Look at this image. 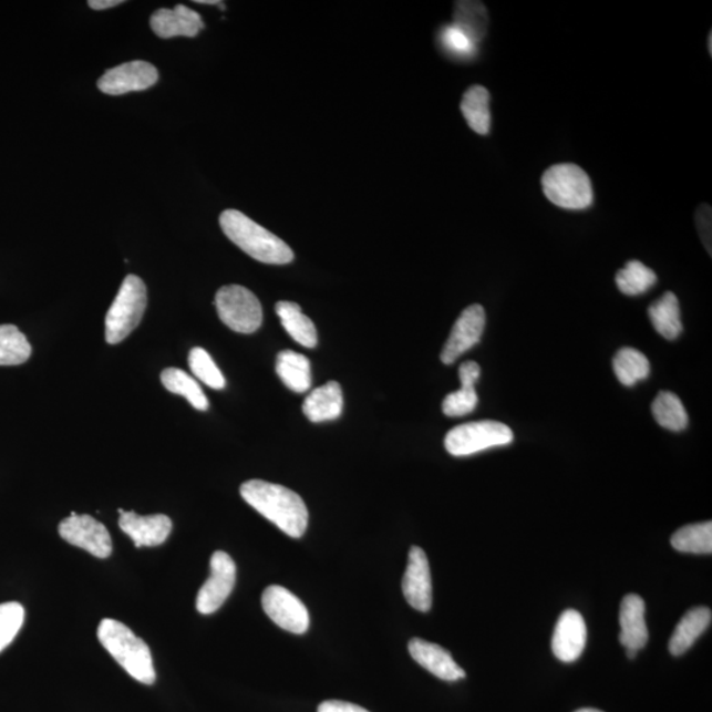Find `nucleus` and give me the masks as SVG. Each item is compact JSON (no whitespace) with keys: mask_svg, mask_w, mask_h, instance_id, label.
<instances>
[{"mask_svg":"<svg viewBox=\"0 0 712 712\" xmlns=\"http://www.w3.org/2000/svg\"><path fill=\"white\" fill-rule=\"evenodd\" d=\"M248 506L257 509L267 520L293 538L306 535L309 513L300 495L285 486L266 481H248L240 487Z\"/></svg>","mask_w":712,"mask_h":712,"instance_id":"1","label":"nucleus"},{"mask_svg":"<svg viewBox=\"0 0 712 712\" xmlns=\"http://www.w3.org/2000/svg\"><path fill=\"white\" fill-rule=\"evenodd\" d=\"M219 225L226 237L255 260L282 266L295 259L292 248L285 240L239 210L230 209L220 214Z\"/></svg>","mask_w":712,"mask_h":712,"instance_id":"2","label":"nucleus"},{"mask_svg":"<svg viewBox=\"0 0 712 712\" xmlns=\"http://www.w3.org/2000/svg\"><path fill=\"white\" fill-rule=\"evenodd\" d=\"M96 634L103 648L133 679L144 684L155 683L156 672L151 649L126 625L114 619H103Z\"/></svg>","mask_w":712,"mask_h":712,"instance_id":"3","label":"nucleus"},{"mask_svg":"<svg viewBox=\"0 0 712 712\" xmlns=\"http://www.w3.org/2000/svg\"><path fill=\"white\" fill-rule=\"evenodd\" d=\"M147 301L144 281L135 275H128L106 316L105 337L109 344L121 343L140 327Z\"/></svg>","mask_w":712,"mask_h":712,"instance_id":"4","label":"nucleus"},{"mask_svg":"<svg viewBox=\"0 0 712 712\" xmlns=\"http://www.w3.org/2000/svg\"><path fill=\"white\" fill-rule=\"evenodd\" d=\"M543 190L550 203L569 210H584L591 206V179L576 164H556L544 173Z\"/></svg>","mask_w":712,"mask_h":712,"instance_id":"5","label":"nucleus"},{"mask_svg":"<svg viewBox=\"0 0 712 712\" xmlns=\"http://www.w3.org/2000/svg\"><path fill=\"white\" fill-rule=\"evenodd\" d=\"M513 441L514 432L509 426L486 420L453 427L446 434L445 447L454 456H467L513 444Z\"/></svg>","mask_w":712,"mask_h":712,"instance_id":"6","label":"nucleus"},{"mask_svg":"<svg viewBox=\"0 0 712 712\" xmlns=\"http://www.w3.org/2000/svg\"><path fill=\"white\" fill-rule=\"evenodd\" d=\"M216 308L220 321L235 333L252 334L262 322L261 303L250 289L226 286L216 295Z\"/></svg>","mask_w":712,"mask_h":712,"instance_id":"7","label":"nucleus"},{"mask_svg":"<svg viewBox=\"0 0 712 712\" xmlns=\"http://www.w3.org/2000/svg\"><path fill=\"white\" fill-rule=\"evenodd\" d=\"M237 582V566L226 551H216L210 559V577L200 587L197 596V611L210 615L224 606Z\"/></svg>","mask_w":712,"mask_h":712,"instance_id":"8","label":"nucleus"},{"mask_svg":"<svg viewBox=\"0 0 712 712\" xmlns=\"http://www.w3.org/2000/svg\"><path fill=\"white\" fill-rule=\"evenodd\" d=\"M59 534L62 540L86 550L96 558L112 556V536L105 525L92 516L72 513L60 523Z\"/></svg>","mask_w":712,"mask_h":712,"instance_id":"9","label":"nucleus"},{"mask_svg":"<svg viewBox=\"0 0 712 712\" xmlns=\"http://www.w3.org/2000/svg\"><path fill=\"white\" fill-rule=\"evenodd\" d=\"M261 606L268 618L286 631L295 634L306 633L310 618L308 608L295 594L281 586H269L262 592Z\"/></svg>","mask_w":712,"mask_h":712,"instance_id":"10","label":"nucleus"},{"mask_svg":"<svg viewBox=\"0 0 712 712\" xmlns=\"http://www.w3.org/2000/svg\"><path fill=\"white\" fill-rule=\"evenodd\" d=\"M157 80L158 72L154 65L136 60L109 69L99 80V87L102 93L122 95L147 90L154 86Z\"/></svg>","mask_w":712,"mask_h":712,"instance_id":"11","label":"nucleus"},{"mask_svg":"<svg viewBox=\"0 0 712 712\" xmlns=\"http://www.w3.org/2000/svg\"><path fill=\"white\" fill-rule=\"evenodd\" d=\"M485 328V308L475 303V306L463 310L441 352V361L445 364H453L456 359L479 343Z\"/></svg>","mask_w":712,"mask_h":712,"instance_id":"12","label":"nucleus"},{"mask_svg":"<svg viewBox=\"0 0 712 712\" xmlns=\"http://www.w3.org/2000/svg\"><path fill=\"white\" fill-rule=\"evenodd\" d=\"M403 592L414 610L427 612L433 603L432 574L426 553L412 546L403 578Z\"/></svg>","mask_w":712,"mask_h":712,"instance_id":"13","label":"nucleus"},{"mask_svg":"<svg viewBox=\"0 0 712 712\" xmlns=\"http://www.w3.org/2000/svg\"><path fill=\"white\" fill-rule=\"evenodd\" d=\"M587 642V627L582 615L566 610L557 621L553 633L551 649L559 661L574 662L584 653Z\"/></svg>","mask_w":712,"mask_h":712,"instance_id":"14","label":"nucleus"},{"mask_svg":"<svg viewBox=\"0 0 712 712\" xmlns=\"http://www.w3.org/2000/svg\"><path fill=\"white\" fill-rule=\"evenodd\" d=\"M120 528L134 541L136 548L158 546L168 540L172 520L165 515L141 516L134 510L117 509Z\"/></svg>","mask_w":712,"mask_h":712,"instance_id":"15","label":"nucleus"},{"mask_svg":"<svg viewBox=\"0 0 712 712\" xmlns=\"http://www.w3.org/2000/svg\"><path fill=\"white\" fill-rule=\"evenodd\" d=\"M412 659L440 680L454 682L465 679L466 673L445 648L423 639H412L407 644Z\"/></svg>","mask_w":712,"mask_h":712,"instance_id":"16","label":"nucleus"},{"mask_svg":"<svg viewBox=\"0 0 712 712\" xmlns=\"http://www.w3.org/2000/svg\"><path fill=\"white\" fill-rule=\"evenodd\" d=\"M151 29L158 38H195L205 29L199 13L189 7L177 4L175 9H162L151 17Z\"/></svg>","mask_w":712,"mask_h":712,"instance_id":"17","label":"nucleus"},{"mask_svg":"<svg viewBox=\"0 0 712 712\" xmlns=\"http://www.w3.org/2000/svg\"><path fill=\"white\" fill-rule=\"evenodd\" d=\"M620 644L627 651L639 652L648 642V628L646 623V603L636 594H629L620 606Z\"/></svg>","mask_w":712,"mask_h":712,"instance_id":"18","label":"nucleus"},{"mask_svg":"<svg viewBox=\"0 0 712 712\" xmlns=\"http://www.w3.org/2000/svg\"><path fill=\"white\" fill-rule=\"evenodd\" d=\"M481 376L478 363L465 362L460 368L461 390L451 393L442 403V411L447 417H463L475 411L478 405L475 384Z\"/></svg>","mask_w":712,"mask_h":712,"instance_id":"19","label":"nucleus"},{"mask_svg":"<svg viewBox=\"0 0 712 712\" xmlns=\"http://www.w3.org/2000/svg\"><path fill=\"white\" fill-rule=\"evenodd\" d=\"M343 411V392L340 383L329 382L309 393L302 412L312 423L337 420Z\"/></svg>","mask_w":712,"mask_h":712,"instance_id":"20","label":"nucleus"},{"mask_svg":"<svg viewBox=\"0 0 712 712\" xmlns=\"http://www.w3.org/2000/svg\"><path fill=\"white\" fill-rule=\"evenodd\" d=\"M711 619V610L706 607H696L684 613L669 641V652L673 656L687 653L694 646L696 639L710 627Z\"/></svg>","mask_w":712,"mask_h":712,"instance_id":"21","label":"nucleus"},{"mask_svg":"<svg viewBox=\"0 0 712 712\" xmlns=\"http://www.w3.org/2000/svg\"><path fill=\"white\" fill-rule=\"evenodd\" d=\"M276 314L279 316L282 328L297 343L303 348L314 349L318 342L317 329L310 318L303 314L300 306L292 301L276 303Z\"/></svg>","mask_w":712,"mask_h":712,"instance_id":"22","label":"nucleus"},{"mask_svg":"<svg viewBox=\"0 0 712 712\" xmlns=\"http://www.w3.org/2000/svg\"><path fill=\"white\" fill-rule=\"evenodd\" d=\"M276 372L290 391L303 393L312 386V368L307 357L286 350L276 359Z\"/></svg>","mask_w":712,"mask_h":712,"instance_id":"23","label":"nucleus"},{"mask_svg":"<svg viewBox=\"0 0 712 712\" xmlns=\"http://www.w3.org/2000/svg\"><path fill=\"white\" fill-rule=\"evenodd\" d=\"M657 333L668 341H674L682 333L681 309L679 299L673 292H667L654 301L648 310Z\"/></svg>","mask_w":712,"mask_h":712,"instance_id":"24","label":"nucleus"},{"mask_svg":"<svg viewBox=\"0 0 712 712\" xmlns=\"http://www.w3.org/2000/svg\"><path fill=\"white\" fill-rule=\"evenodd\" d=\"M461 110L469 128L476 134L487 135L491 130L489 93L486 87L475 85L467 90L461 102Z\"/></svg>","mask_w":712,"mask_h":712,"instance_id":"25","label":"nucleus"},{"mask_svg":"<svg viewBox=\"0 0 712 712\" xmlns=\"http://www.w3.org/2000/svg\"><path fill=\"white\" fill-rule=\"evenodd\" d=\"M615 375L626 386H633L640 380H644L651 373V363L639 350L623 348L613 358Z\"/></svg>","mask_w":712,"mask_h":712,"instance_id":"26","label":"nucleus"},{"mask_svg":"<svg viewBox=\"0 0 712 712\" xmlns=\"http://www.w3.org/2000/svg\"><path fill=\"white\" fill-rule=\"evenodd\" d=\"M653 417L662 427L672 432H681L688 427L689 416L679 396L672 392L662 391L652 404Z\"/></svg>","mask_w":712,"mask_h":712,"instance_id":"27","label":"nucleus"},{"mask_svg":"<svg viewBox=\"0 0 712 712\" xmlns=\"http://www.w3.org/2000/svg\"><path fill=\"white\" fill-rule=\"evenodd\" d=\"M162 383L165 390L175 395L184 396L198 411H206L209 401L200 389L197 380L183 370L171 368L162 372Z\"/></svg>","mask_w":712,"mask_h":712,"instance_id":"28","label":"nucleus"},{"mask_svg":"<svg viewBox=\"0 0 712 712\" xmlns=\"http://www.w3.org/2000/svg\"><path fill=\"white\" fill-rule=\"evenodd\" d=\"M672 546L681 553L690 555H711L712 553V523L687 525L672 536Z\"/></svg>","mask_w":712,"mask_h":712,"instance_id":"29","label":"nucleus"},{"mask_svg":"<svg viewBox=\"0 0 712 712\" xmlns=\"http://www.w3.org/2000/svg\"><path fill=\"white\" fill-rule=\"evenodd\" d=\"M32 348L16 324H0V365H19L29 361Z\"/></svg>","mask_w":712,"mask_h":712,"instance_id":"30","label":"nucleus"},{"mask_svg":"<svg viewBox=\"0 0 712 712\" xmlns=\"http://www.w3.org/2000/svg\"><path fill=\"white\" fill-rule=\"evenodd\" d=\"M657 276L651 268L639 260L628 261L617 275V286L621 293L639 296L656 286Z\"/></svg>","mask_w":712,"mask_h":712,"instance_id":"31","label":"nucleus"},{"mask_svg":"<svg viewBox=\"0 0 712 712\" xmlns=\"http://www.w3.org/2000/svg\"><path fill=\"white\" fill-rule=\"evenodd\" d=\"M486 7L478 2H458L455 6L454 24L465 31L476 44L485 38L487 31Z\"/></svg>","mask_w":712,"mask_h":712,"instance_id":"32","label":"nucleus"},{"mask_svg":"<svg viewBox=\"0 0 712 712\" xmlns=\"http://www.w3.org/2000/svg\"><path fill=\"white\" fill-rule=\"evenodd\" d=\"M189 368L200 382L210 386L213 390H224L226 380L218 365L214 363L209 352L204 349L195 348L189 352Z\"/></svg>","mask_w":712,"mask_h":712,"instance_id":"33","label":"nucleus"},{"mask_svg":"<svg viewBox=\"0 0 712 712\" xmlns=\"http://www.w3.org/2000/svg\"><path fill=\"white\" fill-rule=\"evenodd\" d=\"M24 618V607L17 601L0 605V653L17 638Z\"/></svg>","mask_w":712,"mask_h":712,"instance_id":"34","label":"nucleus"},{"mask_svg":"<svg viewBox=\"0 0 712 712\" xmlns=\"http://www.w3.org/2000/svg\"><path fill=\"white\" fill-rule=\"evenodd\" d=\"M441 43L452 56L460 59L473 58L476 52L475 41L461 30L458 25H446L441 31Z\"/></svg>","mask_w":712,"mask_h":712,"instance_id":"35","label":"nucleus"},{"mask_svg":"<svg viewBox=\"0 0 712 712\" xmlns=\"http://www.w3.org/2000/svg\"><path fill=\"white\" fill-rule=\"evenodd\" d=\"M317 712H370L358 704L343 701H327L318 706Z\"/></svg>","mask_w":712,"mask_h":712,"instance_id":"36","label":"nucleus"},{"mask_svg":"<svg viewBox=\"0 0 712 712\" xmlns=\"http://www.w3.org/2000/svg\"><path fill=\"white\" fill-rule=\"evenodd\" d=\"M696 224L700 227V233L704 241L711 238V207L709 205H702L700 210L696 213Z\"/></svg>","mask_w":712,"mask_h":712,"instance_id":"37","label":"nucleus"},{"mask_svg":"<svg viewBox=\"0 0 712 712\" xmlns=\"http://www.w3.org/2000/svg\"><path fill=\"white\" fill-rule=\"evenodd\" d=\"M122 3H124L123 0H90L89 6L90 9L102 11Z\"/></svg>","mask_w":712,"mask_h":712,"instance_id":"38","label":"nucleus"},{"mask_svg":"<svg viewBox=\"0 0 712 712\" xmlns=\"http://www.w3.org/2000/svg\"><path fill=\"white\" fill-rule=\"evenodd\" d=\"M198 4H219L223 6V2H218V0H197Z\"/></svg>","mask_w":712,"mask_h":712,"instance_id":"39","label":"nucleus"},{"mask_svg":"<svg viewBox=\"0 0 712 712\" xmlns=\"http://www.w3.org/2000/svg\"><path fill=\"white\" fill-rule=\"evenodd\" d=\"M576 712H603V711L596 710V709H580Z\"/></svg>","mask_w":712,"mask_h":712,"instance_id":"40","label":"nucleus"},{"mask_svg":"<svg viewBox=\"0 0 712 712\" xmlns=\"http://www.w3.org/2000/svg\"><path fill=\"white\" fill-rule=\"evenodd\" d=\"M636 654H638V652H636V651H629V649H628V651H627V656L629 657V659H634Z\"/></svg>","mask_w":712,"mask_h":712,"instance_id":"41","label":"nucleus"},{"mask_svg":"<svg viewBox=\"0 0 712 712\" xmlns=\"http://www.w3.org/2000/svg\"><path fill=\"white\" fill-rule=\"evenodd\" d=\"M711 40H712V34L710 33V37H709V51H710V53L712 52L711 51Z\"/></svg>","mask_w":712,"mask_h":712,"instance_id":"42","label":"nucleus"}]
</instances>
